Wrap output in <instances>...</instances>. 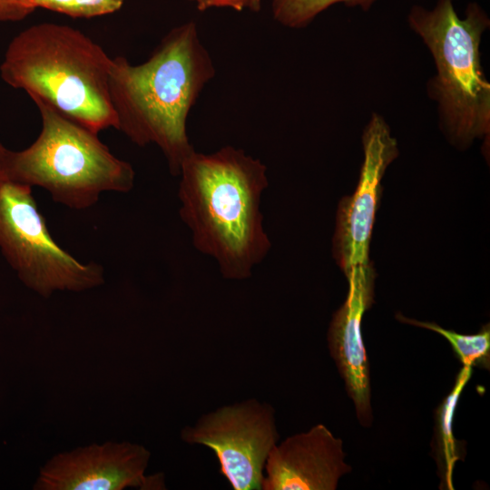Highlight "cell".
Here are the masks:
<instances>
[{
  "label": "cell",
  "mask_w": 490,
  "mask_h": 490,
  "mask_svg": "<svg viewBox=\"0 0 490 490\" xmlns=\"http://www.w3.org/2000/svg\"><path fill=\"white\" fill-rule=\"evenodd\" d=\"M214 75L193 21L168 32L142 64L113 58L109 87L116 130L138 146L156 144L170 172L179 175L194 151L187 135L188 115Z\"/></svg>",
  "instance_id": "obj_1"
},
{
  "label": "cell",
  "mask_w": 490,
  "mask_h": 490,
  "mask_svg": "<svg viewBox=\"0 0 490 490\" xmlns=\"http://www.w3.org/2000/svg\"><path fill=\"white\" fill-rule=\"evenodd\" d=\"M179 175L180 216L194 247L217 260L224 278L250 277L270 248L260 212L269 184L266 165L225 146L211 154L193 151Z\"/></svg>",
  "instance_id": "obj_2"
},
{
  "label": "cell",
  "mask_w": 490,
  "mask_h": 490,
  "mask_svg": "<svg viewBox=\"0 0 490 490\" xmlns=\"http://www.w3.org/2000/svg\"><path fill=\"white\" fill-rule=\"evenodd\" d=\"M112 64L113 58L80 30L40 23L10 41L0 76L34 102L99 133L117 125L109 87Z\"/></svg>",
  "instance_id": "obj_3"
},
{
  "label": "cell",
  "mask_w": 490,
  "mask_h": 490,
  "mask_svg": "<svg viewBox=\"0 0 490 490\" xmlns=\"http://www.w3.org/2000/svg\"><path fill=\"white\" fill-rule=\"evenodd\" d=\"M42 120L35 141L21 151L5 148L0 172L10 180L47 191L54 202L74 210L94 205L105 191L128 192L132 166L116 156L98 133L34 102Z\"/></svg>",
  "instance_id": "obj_4"
},
{
  "label": "cell",
  "mask_w": 490,
  "mask_h": 490,
  "mask_svg": "<svg viewBox=\"0 0 490 490\" xmlns=\"http://www.w3.org/2000/svg\"><path fill=\"white\" fill-rule=\"evenodd\" d=\"M410 27L429 49L436 68L428 84L439 118L450 140L467 145L490 132V83L481 64L480 43L489 26L486 14L470 4L466 17L456 13L452 0H438L426 10L414 6Z\"/></svg>",
  "instance_id": "obj_5"
},
{
  "label": "cell",
  "mask_w": 490,
  "mask_h": 490,
  "mask_svg": "<svg viewBox=\"0 0 490 490\" xmlns=\"http://www.w3.org/2000/svg\"><path fill=\"white\" fill-rule=\"evenodd\" d=\"M0 250L21 282L43 298L81 292L104 283V270L83 263L51 236L32 187L0 172Z\"/></svg>",
  "instance_id": "obj_6"
},
{
  "label": "cell",
  "mask_w": 490,
  "mask_h": 490,
  "mask_svg": "<svg viewBox=\"0 0 490 490\" xmlns=\"http://www.w3.org/2000/svg\"><path fill=\"white\" fill-rule=\"evenodd\" d=\"M190 445L211 448L234 490H262L264 467L279 442L274 407L256 398L220 407L181 431Z\"/></svg>",
  "instance_id": "obj_7"
},
{
  "label": "cell",
  "mask_w": 490,
  "mask_h": 490,
  "mask_svg": "<svg viewBox=\"0 0 490 490\" xmlns=\"http://www.w3.org/2000/svg\"><path fill=\"white\" fill-rule=\"evenodd\" d=\"M151 452L129 441L93 443L60 452L40 468L34 490L164 489L162 474L146 475Z\"/></svg>",
  "instance_id": "obj_8"
},
{
  "label": "cell",
  "mask_w": 490,
  "mask_h": 490,
  "mask_svg": "<svg viewBox=\"0 0 490 490\" xmlns=\"http://www.w3.org/2000/svg\"><path fill=\"white\" fill-rule=\"evenodd\" d=\"M362 143L364 161L359 181L354 193L338 204L333 237V256L344 273L355 266L370 263L369 245L381 180L398 155L397 140L385 120L376 113L363 132Z\"/></svg>",
  "instance_id": "obj_9"
},
{
  "label": "cell",
  "mask_w": 490,
  "mask_h": 490,
  "mask_svg": "<svg viewBox=\"0 0 490 490\" xmlns=\"http://www.w3.org/2000/svg\"><path fill=\"white\" fill-rule=\"evenodd\" d=\"M348 291L343 305L334 313L328 332L332 358L353 400L357 416L365 426L372 422L369 366L361 323L374 297L375 271L371 264L358 265L345 273Z\"/></svg>",
  "instance_id": "obj_10"
},
{
  "label": "cell",
  "mask_w": 490,
  "mask_h": 490,
  "mask_svg": "<svg viewBox=\"0 0 490 490\" xmlns=\"http://www.w3.org/2000/svg\"><path fill=\"white\" fill-rule=\"evenodd\" d=\"M350 470L342 440L318 424L273 446L265 464L262 490H335Z\"/></svg>",
  "instance_id": "obj_11"
},
{
  "label": "cell",
  "mask_w": 490,
  "mask_h": 490,
  "mask_svg": "<svg viewBox=\"0 0 490 490\" xmlns=\"http://www.w3.org/2000/svg\"><path fill=\"white\" fill-rule=\"evenodd\" d=\"M471 366L465 365L456 376L451 392L436 410V456L444 488L453 489L452 475L460 458L457 441L453 434V417L460 395L472 376Z\"/></svg>",
  "instance_id": "obj_12"
},
{
  "label": "cell",
  "mask_w": 490,
  "mask_h": 490,
  "mask_svg": "<svg viewBox=\"0 0 490 490\" xmlns=\"http://www.w3.org/2000/svg\"><path fill=\"white\" fill-rule=\"evenodd\" d=\"M398 320L426 328L443 336L463 366L467 365L489 369L490 367V328L485 325L479 332L473 335L459 334L451 329H446L434 322L418 321L397 314Z\"/></svg>",
  "instance_id": "obj_13"
},
{
  "label": "cell",
  "mask_w": 490,
  "mask_h": 490,
  "mask_svg": "<svg viewBox=\"0 0 490 490\" xmlns=\"http://www.w3.org/2000/svg\"><path fill=\"white\" fill-rule=\"evenodd\" d=\"M376 0H271L273 18L289 28L308 25L318 14L338 3L368 9Z\"/></svg>",
  "instance_id": "obj_14"
},
{
  "label": "cell",
  "mask_w": 490,
  "mask_h": 490,
  "mask_svg": "<svg viewBox=\"0 0 490 490\" xmlns=\"http://www.w3.org/2000/svg\"><path fill=\"white\" fill-rule=\"evenodd\" d=\"M32 9L44 8L73 18H93L113 14L124 0H25Z\"/></svg>",
  "instance_id": "obj_15"
},
{
  "label": "cell",
  "mask_w": 490,
  "mask_h": 490,
  "mask_svg": "<svg viewBox=\"0 0 490 490\" xmlns=\"http://www.w3.org/2000/svg\"><path fill=\"white\" fill-rule=\"evenodd\" d=\"M34 11L25 0H0V22L21 21Z\"/></svg>",
  "instance_id": "obj_16"
},
{
  "label": "cell",
  "mask_w": 490,
  "mask_h": 490,
  "mask_svg": "<svg viewBox=\"0 0 490 490\" xmlns=\"http://www.w3.org/2000/svg\"><path fill=\"white\" fill-rule=\"evenodd\" d=\"M200 11L212 7H230L236 11L249 8L252 11L253 0H193Z\"/></svg>",
  "instance_id": "obj_17"
},
{
  "label": "cell",
  "mask_w": 490,
  "mask_h": 490,
  "mask_svg": "<svg viewBox=\"0 0 490 490\" xmlns=\"http://www.w3.org/2000/svg\"><path fill=\"white\" fill-rule=\"evenodd\" d=\"M262 0H253L252 11L257 12L260 10Z\"/></svg>",
  "instance_id": "obj_18"
},
{
  "label": "cell",
  "mask_w": 490,
  "mask_h": 490,
  "mask_svg": "<svg viewBox=\"0 0 490 490\" xmlns=\"http://www.w3.org/2000/svg\"><path fill=\"white\" fill-rule=\"evenodd\" d=\"M5 148V146L2 144V142H0V156H1L2 152H4Z\"/></svg>",
  "instance_id": "obj_19"
},
{
  "label": "cell",
  "mask_w": 490,
  "mask_h": 490,
  "mask_svg": "<svg viewBox=\"0 0 490 490\" xmlns=\"http://www.w3.org/2000/svg\"><path fill=\"white\" fill-rule=\"evenodd\" d=\"M190 1H193V0H190Z\"/></svg>",
  "instance_id": "obj_20"
}]
</instances>
